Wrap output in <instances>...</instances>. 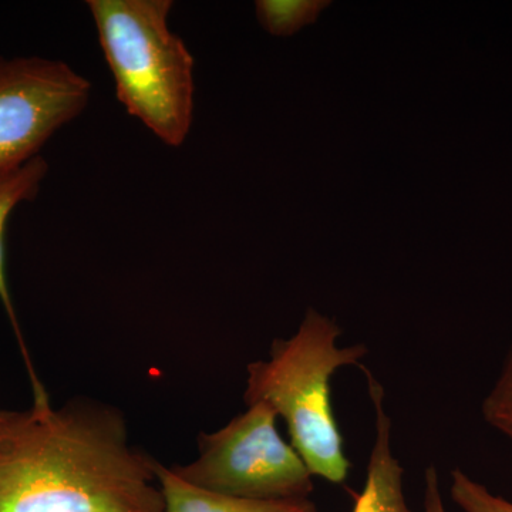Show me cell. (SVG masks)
Returning <instances> with one entry per match:
<instances>
[{
	"instance_id": "obj_6",
	"label": "cell",
	"mask_w": 512,
	"mask_h": 512,
	"mask_svg": "<svg viewBox=\"0 0 512 512\" xmlns=\"http://www.w3.org/2000/svg\"><path fill=\"white\" fill-rule=\"evenodd\" d=\"M369 397L375 410V443L367 464L365 487L355 494L352 512H414L406 503L403 490L404 470L392 450V420L384 409V389L367 367Z\"/></svg>"
},
{
	"instance_id": "obj_7",
	"label": "cell",
	"mask_w": 512,
	"mask_h": 512,
	"mask_svg": "<svg viewBox=\"0 0 512 512\" xmlns=\"http://www.w3.org/2000/svg\"><path fill=\"white\" fill-rule=\"evenodd\" d=\"M47 170H49L47 161L39 156L22 165V167L10 171V173L0 175V303H2L6 315H8L13 333H15L16 340H18L20 353H22L30 384H32L33 399L46 396L49 393L46 392V387L43 386L39 376H37L28 346H26L25 336H23L22 328H20L18 313H16L15 305H13L8 275H6L5 235L10 217H12L16 208L23 202L35 200L36 195L39 194Z\"/></svg>"
},
{
	"instance_id": "obj_4",
	"label": "cell",
	"mask_w": 512,
	"mask_h": 512,
	"mask_svg": "<svg viewBox=\"0 0 512 512\" xmlns=\"http://www.w3.org/2000/svg\"><path fill=\"white\" fill-rule=\"evenodd\" d=\"M278 414L248 404L227 426L198 437V456L171 470L185 483L247 500H301L313 493V476L301 454L279 434Z\"/></svg>"
},
{
	"instance_id": "obj_13",
	"label": "cell",
	"mask_w": 512,
	"mask_h": 512,
	"mask_svg": "<svg viewBox=\"0 0 512 512\" xmlns=\"http://www.w3.org/2000/svg\"><path fill=\"white\" fill-rule=\"evenodd\" d=\"M3 414H5V410H0V419H2Z\"/></svg>"
},
{
	"instance_id": "obj_11",
	"label": "cell",
	"mask_w": 512,
	"mask_h": 512,
	"mask_svg": "<svg viewBox=\"0 0 512 512\" xmlns=\"http://www.w3.org/2000/svg\"><path fill=\"white\" fill-rule=\"evenodd\" d=\"M484 420L512 443V348L493 389L481 406Z\"/></svg>"
},
{
	"instance_id": "obj_12",
	"label": "cell",
	"mask_w": 512,
	"mask_h": 512,
	"mask_svg": "<svg viewBox=\"0 0 512 512\" xmlns=\"http://www.w3.org/2000/svg\"><path fill=\"white\" fill-rule=\"evenodd\" d=\"M424 512H447L440 490L439 473L436 467H427L424 473Z\"/></svg>"
},
{
	"instance_id": "obj_5",
	"label": "cell",
	"mask_w": 512,
	"mask_h": 512,
	"mask_svg": "<svg viewBox=\"0 0 512 512\" xmlns=\"http://www.w3.org/2000/svg\"><path fill=\"white\" fill-rule=\"evenodd\" d=\"M92 84L69 64L43 57H0V175L40 156L90 100Z\"/></svg>"
},
{
	"instance_id": "obj_8",
	"label": "cell",
	"mask_w": 512,
	"mask_h": 512,
	"mask_svg": "<svg viewBox=\"0 0 512 512\" xmlns=\"http://www.w3.org/2000/svg\"><path fill=\"white\" fill-rule=\"evenodd\" d=\"M164 512H319L311 498L301 500H247L201 490L185 483L171 468L157 463Z\"/></svg>"
},
{
	"instance_id": "obj_3",
	"label": "cell",
	"mask_w": 512,
	"mask_h": 512,
	"mask_svg": "<svg viewBox=\"0 0 512 512\" xmlns=\"http://www.w3.org/2000/svg\"><path fill=\"white\" fill-rule=\"evenodd\" d=\"M171 0L87 2L117 99L170 147H181L194 119V57L168 25Z\"/></svg>"
},
{
	"instance_id": "obj_10",
	"label": "cell",
	"mask_w": 512,
	"mask_h": 512,
	"mask_svg": "<svg viewBox=\"0 0 512 512\" xmlns=\"http://www.w3.org/2000/svg\"><path fill=\"white\" fill-rule=\"evenodd\" d=\"M450 495L463 512H512L511 501L491 493L460 468L451 471Z\"/></svg>"
},
{
	"instance_id": "obj_1",
	"label": "cell",
	"mask_w": 512,
	"mask_h": 512,
	"mask_svg": "<svg viewBox=\"0 0 512 512\" xmlns=\"http://www.w3.org/2000/svg\"><path fill=\"white\" fill-rule=\"evenodd\" d=\"M157 463L117 407L33 400L0 419V512H164Z\"/></svg>"
},
{
	"instance_id": "obj_2",
	"label": "cell",
	"mask_w": 512,
	"mask_h": 512,
	"mask_svg": "<svg viewBox=\"0 0 512 512\" xmlns=\"http://www.w3.org/2000/svg\"><path fill=\"white\" fill-rule=\"evenodd\" d=\"M342 329L309 308L298 332L275 339L268 359L247 367L245 403H265L285 420L291 444L313 477L343 484L350 464L332 404V377L345 366H360L365 345H336Z\"/></svg>"
},
{
	"instance_id": "obj_9",
	"label": "cell",
	"mask_w": 512,
	"mask_h": 512,
	"mask_svg": "<svg viewBox=\"0 0 512 512\" xmlns=\"http://www.w3.org/2000/svg\"><path fill=\"white\" fill-rule=\"evenodd\" d=\"M256 16L266 32L274 36H291L303 26L316 22L328 8V0H259Z\"/></svg>"
}]
</instances>
